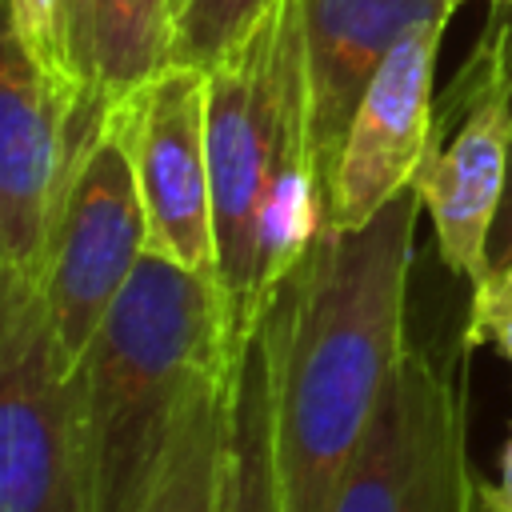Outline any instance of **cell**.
<instances>
[{"label": "cell", "instance_id": "cell-1", "mask_svg": "<svg viewBox=\"0 0 512 512\" xmlns=\"http://www.w3.org/2000/svg\"><path fill=\"white\" fill-rule=\"evenodd\" d=\"M416 188L360 228H324L288 276L276 448L284 512H332L344 468L408 352Z\"/></svg>", "mask_w": 512, "mask_h": 512}, {"label": "cell", "instance_id": "cell-2", "mask_svg": "<svg viewBox=\"0 0 512 512\" xmlns=\"http://www.w3.org/2000/svg\"><path fill=\"white\" fill-rule=\"evenodd\" d=\"M216 360H232L220 280L148 248L80 364L96 512H144L180 404Z\"/></svg>", "mask_w": 512, "mask_h": 512}, {"label": "cell", "instance_id": "cell-3", "mask_svg": "<svg viewBox=\"0 0 512 512\" xmlns=\"http://www.w3.org/2000/svg\"><path fill=\"white\" fill-rule=\"evenodd\" d=\"M204 72L216 280L236 360L268 308L260 288V208L272 168L284 152L312 148L300 0H268Z\"/></svg>", "mask_w": 512, "mask_h": 512}, {"label": "cell", "instance_id": "cell-4", "mask_svg": "<svg viewBox=\"0 0 512 512\" xmlns=\"http://www.w3.org/2000/svg\"><path fill=\"white\" fill-rule=\"evenodd\" d=\"M0 512H96L84 368H68L44 288L0 276Z\"/></svg>", "mask_w": 512, "mask_h": 512}, {"label": "cell", "instance_id": "cell-5", "mask_svg": "<svg viewBox=\"0 0 512 512\" xmlns=\"http://www.w3.org/2000/svg\"><path fill=\"white\" fill-rule=\"evenodd\" d=\"M464 440V372L408 344L344 468L332 512H480Z\"/></svg>", "mask_w": 512, "mask_h": 512}, {"label": "cell", "instance_id": "cell-6", "mask_svg": "<svg viewBox=\"0 0 512 512\" xmlns=\"http://www.w3.org/2000/svg\"><path fill=\"white\" fill-rule=\"evenodd\" d=\"M104 100L56 80L4 24L0 40V276L44 284L68 180L104 124Z\"/></svg>", "mask_w": 512, "mask_h": 512}, {"label": "cell", "instance_id": "cell-7", "mask_svg": "<svg viewBox=\"0 0 512 512\" xmlns=\"http://www.w3.org/2000/svg\"><path fill=\"white\" fill-rule=\"evenodd\" d=\"M436 120H452V136H432L412 188L432 216L444 268L480 284L492 272L488 236L512 184V76L496 12L456 72Z\"/></svg>", "mask_w": 512, "mask_h": 512}, {"label": "cell", "instance_id": "cell-8", "mask_svg": "<svg viewBox=\"0 0 512 512\" xmlns=\"http://www.w3.org/2000/svg\"><path fill=\"white\" fill-rule=\"evenodd\" d=\"M148 252V220L136 188V168L124 136L108 120L84 148L48 248L44 304L56 348L68 368H80L108 308Z\"/></svg>", "mask_w": 512, "mask_h": 512}, {"label": "cell", "instance_id": "cell-9", "mask_svg": "<svg viewBox=\"0 0 512 512\" xmlns=\"http://www.w3.org/2000/svg\"><path fill=\"white\" fill-rule=\"evenodd\" d=\"M124 136L148 220V248L216 276L212 172H208V72L168 60L108 104Z\"/></svg>", "mask_w": 512, "mask_h": 512}, {"label": "cell", "instance_id": "cell-10", "mask_svg": "<svg viewBox=\"0 0 512 512\" xmlns=\"http://www.w3.org/2000/svg\"><path fill=\"white\" fill-rule=\"evenodd\" d=\"M444 28L448 20L408 28L376 68L328 180L324 228H360L416 184L436 136L432 76Z\"/></svg>", "mask_w": 512, "mask_h": 512}, {"label": "cell", "instance_id": "cell-11", "mask_svg": "<svg viewBox=\"0 0 512 512\" xmlns=\"http://www.w3.org/2000/svg\"><path fill=\"white\" fill-rule=\"evenodd\" d=\"M424 20H452L448 0H300L308 132L324 184V212L328 180L364 88L372 84L392 44Z\"/></svg>", "mask_w": 512, "mask_h": 512}, {"label": "cell", "instance_id": "cell-12", "mask_svg": "<svg viewBox=\"0 0 512 512\" xmlns=\"http://www.w3.org/2000/svg\"><path fill=\"white\" fill-rule=\"evenodd\" d=\"M288 312H292V292L284 280V288L264 308L256 336L236 356L220 512H284L276 396H280V352H284Z\"/></svg>", "mask_w": 512, "mask_h": 512}, {"label": "cell", "instance_id": "cell-13", "mask_svg": "<svg viewBox=\"0 0 512 512\" xmlns=\"http://www.w3.org/2000/svg\"><path fill=\"white\" fill-rule=\"evenodd\" d=\"M232 368L236 360H216L192 380L144 512H220Z\"/></svg>", "mask_w": 512, "mask_h": 512}, {"label": "cell", "instance_id": "cell-14", "mask_svg": "<svg viewBox=\"0 0 512 512\" xmlns=\"http://www.w3.org/2000/svg\"><path fill=\"white\" fill-rule=\"evenodd\" d=\"M172 0H96V92L104 104L160 72L172 56Z\"/></svg>", "mask_w": 512, "mask_h": 512}, {"label": "cell", "instance_id": "cell-15", "mask_svg": "<svg viewBox=\"0 0 512 512\" xmlns=\"http://www.w3.org/2000/svg\"><path fill=\"white\" fill-rule=\"evenodd\" d=\"M268 0H184L172 28V56L208 68L264 8Z\"/></svg>", "mask_w": 512, "mask_h": 512}, {"label": "cell", "instance_id": "cell-16", "mask_svg": "<svg viewBox=\"0 0 512 512\" xmlns=\"http://www.w3.org/2000/svg\"><path fill=\"white\" fill-rule=\"evenodd\" d=\"M492 344L512 364V256L472 284V308L464 328V348Z\"/></svg>", "mask_w": 512, "mask_h": 512}, {"label": "cell", "instance_id": "cell-17", "mask_svg": "<svg viewBox=\"0 0 512 512\" xmlns=\"http://www.w3.org/2000/svg\"><path fill=\"white\" fill-rule=\"evenodd\" d=\"M8 24L16 28L20 44L64 84H72L76 92H84L68 68L64 56V40H60V0H8ZM88 96V92H84ZM96 100V96H92Z\"/></svg>", "mask_w": 512, "mask_h": 512}, {"label": "cell", "instance_id": "cell-18", "mask_svg": "<svg viewBox=\"0 0 512 512\" xmlns=\"http://www.w3.org/2000/svg\"><path fill=\"white\" fill-rule=\"evenodd\" d=\"M92 28H96V0H60V40L68 68L76 84L100 100L96 92V52H92Z\"/></svg>", "mask_w": 512, "mask_h": 512}, {"label": "cell", "instance_id": "cell-19", "mask_svg": "<svg viewBox=\"0 0 512 512\" xmlns=\"http://www.w3.org/2000/svg\"><path fill=\"white\" fill-rule=\"evenodd\" d=\"M476 492H480V512H512V432L500 452V480L496 484L480 480Z\"/></svg>", "mask_w": 512, "mask_h": 512}, {"label": "cell", "instance_id": "cell-20", "mask_svg": "<svg viewBox=\"0 0 512 512\" xmlns=\"http://www.w3.org/2000/svg\"><path fill=\"white\" fill-rule=\"evenodd\" d=\"M504 24V60H508V76H512V8H492Z\"/></svg>", "mask_w": 512, "mask_h": 512}, {"label": "cell", "instance_id": "cell-21", "mask_svg": "<svg viewBox=\"0 0 512 512\" xmlns=\"http://www.w3.org/2000/svg\"><path fill=\"white\" fill-rule=\"evenodd\" d=\"M460 4H468V0H448V8H452V16L460 12ZM492 8H512V0H488Z\"/></svg>", "mask_w": 512, "mask_h": 512}, {"label": "cell", "instance_id": "cell-22", "mask_svg": "<svg viewBox=\"0 0 512 512\" xmlns=\"http://www.w3.org/2000/svg\"><path fill=\"white\" fill-rule=\"evenodd\" d=\"M180 4H184V0H172V8H176V12H180Z\"/></svg>", "mask_w": 512, "mask_h": 512}, {"label": "cell", "instance_id": "cell-23", "mask_svg": "<svg viewBox=\"0 0 512 512\" xmlns=\"http://www.w3.org/2000/svg\"><path fill=\"white\" fill-rule=\"evenodd\" d=\"M508 196H512V184H508Z\"/></svg>", "mask_w": 512, "mask_h": 512}]
</instances>
